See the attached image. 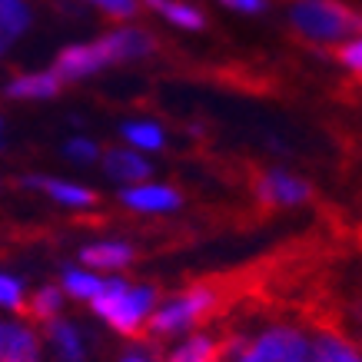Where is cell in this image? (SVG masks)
I'll list each match as a JSON object with an SVG mask.
<instances>
[{"label": "cell", "instance_id": "1", "mask_svg": "<svg viewBox=\"0 0 362 362\" xmlns=\"http://www.w3.org/2000/svg\"><path fill=\"white\" fill-rule=\"evenodd\" d=\"M150 50H153V37L146 30H140V27H120V30H110L107 37H100V40L66 47L50 70L66 83V80L90 77V74H97V70H103V66H110V64L146 57Z\"/></svg>", "mask_w": 362, "mask_h": 362}, {"label": "cell", "instance_id": "2", "mask_svg": "<svg viewBox=\"0 0 362 362\" xmlns=\"http://www.w3.org/2000/svg\"><path fill=\"white\" fill-rule=\"evenodd\" d=\"M90 303H93V313L100 319H107L117 332L140 336L143 322L153 313L156 289H150V286H127L120 279H110V283L100 286V293Z\"/></svg>", "mask_w": 362, "mask_h": 362}, {"label": "cell", "instance_id": "3", "mask_svg": "<svg viewBox=\"0 0 362 362\" xmlns=\"http://www.w3.org/2000/svg\"><path fill=\"white\" fill-rule=\"evenodd\" d=\"M289 21L303 37L316 44H332L362 33V13L339 0H296L289 7Z\"/></svg>", "mask_w": 362, "mask_h": 362}, {"label": "cell", "instance_id": "4", "mask_svg": "<svg viewBox=\"0 0 362 362\" xmlns=\"http://www.w3.org/2000/svg\"><path fill=\"white\" fill-rule=\"evenodd\" d=\"M230 362H309L306 336L293 326H266L256 339H233L223 346Z\"/></svg>", "mask_w": 362, "mask_h": 362}, {"label": "cell", "instance_id": "5", "mask_svg": "<svg viewBox=\"0 0 362 362\" xmlns=\"http://www.w3.org/2000/svg\"><path fill=\"white\" fill-rule=\"evenodd\" d=\"M220 306V289L216 286H193L183 296L170 299L163 306L150 313V332L153 336H176L187 332L189 326L203 322L206 316H213Z\"/></svg>", "mask_w": 362, "mask_h": 362}, {"label": "cell", "instance_id": "6", "mask_svg": "<svg viewBox=\"0 0 362 362\" xmlns=\"http://www.w3.org/2000/svg\"><path fill=\"white\" fill-rule=\"evenodd\" d=\"M256 193L266 206H293V203H303L309 199V187L293 173H283V170H269L266 176H259L256 183Z\"/></svg>", "mask_w": 362, "mask_h": 362}, {"label": "cell", "instance_id": "7", "mask_svg": "<svg viewBox=\"0 0 362 362\" xmlns=\"http://www.w3.org/2000/svg\"><path fill=\"white\" fill-rule=\"evenodd\" d=\"M120 199L130 209H136V213H173L183 203V197L173 187H163V183H146V187L123 189Z\"/></svg>", "mask_w": 362, "mask_h": 362}, {"label": "cell", "instance_id": "8", "mask_svg": "<svg viewBox=\"0 0 362 362\" xmlns=\"http://www.w3.org/2000/svg\"><path fill=\"white\" fill-rule=\"evenodd\" d=\"M0 362H40V342L21 322H0Z\"/></svg>", "mask_w": 362, "mask_h": 362}, {"label": "cell", "instance_id": "9", "mask_svg": "<svg viewBox=\"0 0 362 362\" xmlns=\"http://www.w3.org/2000/svg\"><path fill=\"white\" fill-rule=\"evenodd\" d=\"M309 362H362V356L336 329H319L313 346H309Z\"/></svg>", "mask_w": 362, "mask_h": 362}, {"label": "cell", "instance_id": "10", "mask_svg": "<svg viewBox=\"0 0 362 362\" xmlns=\"http://www.w3.org/2000/svg\"><path fill=\"white\" fill-rule=\"evenodd\" d=\"M60 87H64V80L57 77L54 70H44V74H23V77L11 80L4 93L13 100H47L57 97Z\"/></svg>", "mask_w": 362, "mask_h": 362}, {"label": "cell", "instance_id": "11", "mask_svg": "<svg viewBox=\"0 0 362 362\" xmlns=\"http://www.w3.org/2000/svg\"><path fill=\"white\" fill-rule=\"evenodd\" d=\"M103 170H107V176L120 180V183H140V180L150 176V163L143 156H136L133 150H107Z\"/></svg>", "mask_w": 362, "mask_h": 362}, {"label": "cell", "instance_id": "12", "mask_svg": "<svg viewBox=\"0 0 362 362\" xmlns=\"http://www.w3.org/2000/svg\"><path fill=\"white\" fill-rule=\"evenodd\" d=\"M80 259L87 266H93V269H120V266H127L133 259V246H127V243H93V246H83L80 250Z\"/></svg>", "mask_w": 362, "mask_h": 362}, {"label": "cell", "instance_id": "13", "mask_svg": "<svg viewBox=\"0 0 362 362\" xmlns=\"http://www.w3.org/2000/svg\"><path fill=\"white\" fill-rule=\"evenodd\" d=\"M30 187L44 189L47 197H54L57 203H64V206H93L97 197L83 189L80 183H66V180H50V176H37V180H27Z\"/></svg>", "mask_w": 362, "mask_h": 362}, {"label": "cell", "instance_id": "14", "mask_svg": "<svg viewBox=\"0 0 362 362\" xmlns=\"http://www.w3.org/2000/svg\"><path fill=\"white\" fill-rule=\"evenodd\" d=\"M47 336L54 342L60 362H83L87 349H83V339H80L77 326H70L64 319H54V322H47Z\"/></svg>", "mask_w": 362, "mask_h": 362}, {"label": "cell", "instance_id": "15", "mask_svg": "<svg viewBox=\"0 0 362 362\" xmlns=\"http://www.w3.org/2000/svg\"><path fill=\"white\" fill-rule=\"evenodd\" d=\"M223 359V342L216 336H193L176 352H170L166 362H220Z\"/></svg>", "mask_w": 362, "mask_h": 362}, {"label": "cell", "instance_id": "16", "mask_svg": "<svg viewBox=\"0 0 362 362\" xmlns=\"http://www.w3.org/2000/svg\"><path fill=\"white\" fill-rule=\"evenodd\" d=\"M30 27V11L23 0H0V47L13 44Z\"/></svg>", "mask_w": 362, "mask_h": 362}, {"label": "cell", "instance_id": "17", "mask_svg": "<svg viewBox=\"0 0 362 362\" xmlns=\"http://www.w3.org/2000/svg\"><path fill=\"white\" fill-rule=\"evenodd\" d=\"M156 13H163L170 23L176 27H187V30H199L203 27V13L197 7H189V4H180V0H146Z\"/></svg>", "mask_w": 362, "mask_h": 362}, {"label": "cell", "instance_id": "18", "mask_svg": "<svg viewBox=\"0 0 362 362\" xmlns=\"http://www.w3.org/2000/svg\"><path fill=\"white\" fill-rule=\"evenodd\" d=\"M60 306H64V296H60V289H54V286H44V289H37L33 293V299L23 306V313L30 319H37V322H54L57 313H60Z\"/></svg>", "mask_w": 362, "mask_h": 362}, {"label": "cell", "instance_id": "19", "mask_svg": "<svg viewBox=\"0 0 362 362\" xmlns=\"http://www.w3.org/2000/svg\"><path fill=\"white\" fill-rule=\"evenodd\" d=\"M123 136H127L130 146H136V150H160L166 143L163 127H156V123H127V127H123Z\"/></svg>", "mask_w": 362, "mask_h": 362}, {"label": "cell", "instance_id": "20", "mask_svg": "<svg viewBox=\"0 0 362 362\" xmlns=\"http://www.w3.org/2000/svg\"><path fill=\"white\" fill-rule=\"evenodd\" d=\"M100 286H103V279H97V276H90V273H80V269H66L64 273V289L77 299H93L100 293Z\"/></svg>", "mask_w": 362, "mask_h": 362}, {"label": "cell", "instance_id": "21", "mask_svg": "<svg viewBox=\"0 0 362 362\" xmlns=\"http://www.w3.org/2000/svg\"><path fill=\"white\" fill-rule=\"evenodd\" d=\"M0 306L23 309V289L17 279H11V276H0Z\"/></svg>", "mask_w": 362, "mask_h": 362}, {"label": "cell", "instance_id": "22", "mask_svg": "<svg viewBox=\"0 0 362 362\" xmlns=\"http://www.w3.org/2000/svg\"><path fill=\"white\" fill-rule=\"evenodd\" d=\"M66 156L74 163H93L100 156V150H97V143H90V140H70L66 143Z\"/></svg>", "mask_w": 362, "mask_h": 362}, {"label": "cell", "instance_id": "23", "mask_svg": "<svg viewBox=\"0 0 362 362\" xmlns=\"http://www.w3.org/2000/svg\"><path fill=\"white\" fill-rule=\"evenodd\" d=\"M339 60H342L346 66H349L352 74H359V77H362V37H359V40H352V44L342 47V50H339Z\"/></svg>", "mask_w": 362, "mask_h": 362}, {"label": "cell", "instance_id": "24", "mask_svg": "<svg viewBox=\"0 0 362 362\" xmlns=\"http://www.w3.org/2000/svg\"><path fill=\"white\" fill-rule=\"evenodd\" d=\"M90 4L103 7L110 17H133L136 13V0H90Z\"/></svg>", "mask_w": 362, "mask_h": 362}, {"label": "cell", "instance_id": "25", "mask_svg": "<svg viewBox=\"0 0 362 362\" xmlns=\"http://www.w3.org/2000/svg\"><path fill=\"white\" fill-rule=\"evenodd\" d=\"M226 7H233V11H243V13H259L266 7V0H223Z\"/></svg>", "mask_w": 362, "mask_h": 362}, {"label": "cell", "instance_id": "26", "mask_svg": "<svg viewBox=\"0 0 362 362\" xmlns=\"http://www.w3.org/2000/svg\"><path fill=\"white\" fill-rule=\"evenodd\" d=\"M120 362H150V359H146L143 352H130V356H127V359H120Z\"/></svg>", "mask_w": 362, "mask_h": 362}, {"label": "cell", "instance_id": "27", "mask_svg": "<svg viewBox=\"0 0 362 362\" xmlns=\"http://www.w3.org/2000/svg\"><path fill=\"white\" fill-rule=\"evenodd\" d=\"M0 50H4V47H0Z\"/></svg>", "mask_w": 362, "mask_h": 362}]
</instances>
